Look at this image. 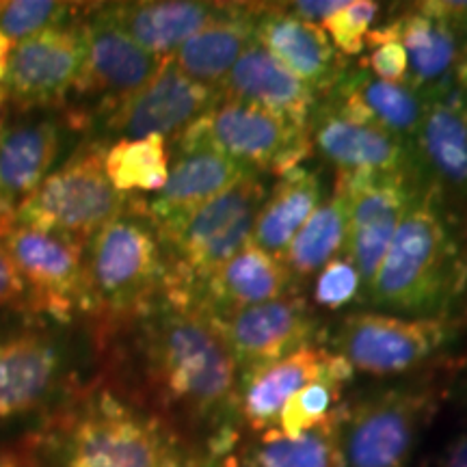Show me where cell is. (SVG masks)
I'll return each instance as SVG.
<instances>
[{"instance_id": "obj_4", "label": "cell", "mask_w": 467, "mask_h": 467, "mask_svg": "<svg viewBox=\"0 0 467 467\" xmlns=\"http://www.w3.org/2000/svg\"><path fill=\"white\" fill-rule=\"evenodd\" d=\"M85 265L98 325L137 317L165 296V247L143 197L93 234Z\"/></svg>"}, {"instance_id": "obj_31", "label": "cell", "mask_w": 467, "mask_h": 467, "mask_svg": "<svg viewBox=\"0 0 467 467\" xmlns=\"http://www.w3.org/2000/svg\"><path fill=\"white\" fill-rule=\"evenodd\" d=\"M340 416L337 409L327 422L299 437L265 431L249 448L244 467H342Z\"/></svg>"}, {"instance_id": "obj_16", "label": "cell", "mask_w": 467, "mask_h": 467, "mask_svg": "<svg viewBox=\"0 0 467 467\" xmlns=\"http://www.w3.org/2000/svg\"><path fill=\"white\" fill-rule=\"evenodd\" d=\"M219 100L217 89L189 78L169 57L143 89L102 117V132L115 141L151 134L175 141Z\"/></svg>"}, {"instance_id": "obj_7", "label": "cell", "mask_w": 467, "mask_h": 467, "mask_svg": "<svg viewBox=\"0 0 467 467\" xmlns=\"http://www.w3.org/2000/svg\"><path fill=\"white\" fill-rule=\"evenodd\" d=\"M102 141H85L57 165L42 186L22 202L11 223L33 227L87 244L110 219L128 210L137 195H126L104 173Z\"/></svg>"}, {"instance_id": "obj_28", "label": "cell", "mask_w": 467, "mask_h": 467, "mask_svg": "<svg viewBox=\"0 0 467 467\" xmlns=\"http://www.w3.org/2000/svg\"><path fill=\"white\" fill-rule=\"evenodd\" d=\"M409 58V83L420 91L448 83L461 52V37L452 22L435 14L426 3L392 20Z\"/></svg>"}, {"instance_id": "obj_23", "label": "cell", "mask_w": 467, "mask_h": 467, "mask_svg": "<svg viewBox=\"0 0 467 467\" xmlns=\"http://www.w3.org/2000/svg\"><path fill=\"white\" fill-rule=\"evenodd\" d=\"M219 96L221 100L254 104L306 130H309V119L318 104L317 93L292 76L255 39L225 76Z\"/></svg>"}, {"instance_id": "obj_18", "label": "cell", "mask_w": 467, "mask_h": 467, "mask_svg": "<svg viewBox=\"0 0 467 467\" xmlns=\"http://www.w3.org/2000/svg\"><path fill=\"white\" fill-rule=\"evenodd\" d=\"M420 173L443 197L467 203V98L452 80L426 91V110L413 139Z\"/></svg>"}, {"instance_id": "obj_14", "label": "cell", "mask_w": 467, "mask_h": 467, "mask_svg": "<svg viewBox=\"0 0 467 467\" xmlns=\"http://www.w3.org/2000/svg\"><path fill=\"white\" fill-rule=\"evenodd\" d=\"M208 318L230 348L238 375L249 368L288 358L301 348L320 347L325 337L318 317L299 292Z\"/></svg>"}, {"instance_id": "obj_36", "label": "cell", "mask_w": 467, "mask_h": 467, "mask_svg": "<svg viewBox=\"0 0 467 467\" xmlns=\"http://www.w3.org/2000/svg\"><path fill=\"white\" fill-rule=\"evenodd\" d=\"M364 292V284L347 255H337L331 262L320 268L314 275V288H312V301L317 307L323 309H342L353 303L355 299H361Z\"/></svg>"}, {"instance_id": "obj_2", "label": "cell", "mask_w": 467, "mask_h": 467, "mask_svg": "<svg viewBox=\"0 0 467 467\" xmlns=\"http://www.w3.org/2000/svg\"><path fill=\"white\" fill-rule=\"evenodd\" d=\"M17 454L28 467H192L189 437L107 379L78 385L31 426Z\"/></svg>"}, {"instance_id": "obj_22", "label": "cell", "mask_w": 467, "mask_h": 467, "mask_svg": "<svg viewBox=\"0 0 467 467\" xmlns=\"http://www.w3.org/2000/svg\"><path fill=\"white\" fill-rule=\"evenodd\" d=\"M292 292H296V279L288 266L262 251L258 244L247 243L225 265H221L184 306L202 309L214 318Z\"/></svg>"}, {"instance_id": "obj_15", "label": "cell", "mask_w": 467, "mask_h": 467, "mask_svg": "<svg viewBox=\"0 0 467 467\" xmlns=\"http://www.w3.org/2000/svg\"><path fill=\"white\" fill-rule=\"evenodd\" d=\"M85 61L74 93L89 98L100 117L121 107L154 78L165 58L150 55L110 20L102 5H87L80 17Z\"/></svg>"}, {"instance_id": "obj_19", "label": "cell", "mask_w": 467, "mask_h": 467, "mask_svg": "<svg viewBox=\"0 0 467 467\" xmlns=\"http://www.w3.org/2000/svg\"><path fill=\"white\" fill-rule=\"evenodd\" d=\"M66 124L55 115H22L0 134V230L57 169Z\"/></svg>"}, {"instance_id": "obj_20", "label": "cell", "mask_w": 467, "mask_h": 467, "mask_svg": "<svg viewBox=\"0 0 467 467\" xmlns=\"http://www.w3.org/2000/svg\"><path fill=\"white\" fill-rule=\"evenodd\" d=\"M254 39L318 98L334 89L348 69L323 28L296 17L285 5L262 9Z\"/></svg>"}, {"instance_id": "obj_1", "label": "cell", "mask_w": 467, "mask_h": 467, "mask_svg": "<svg viewBox=\"0 0 467 467\" xmlns=\"http://www.w3.org/2000/svg\"><path fill=\"white\" fill-rule=\"evenodd\" d=\"M96 340L139 389L134 400L180 433H208V454H227L241 420L238 366L202 309L162 296L137 317L98 325Z\"/></svg>"}, {"instance_id": "obj_26", "label": "cell", "mask_w": 467, "mask_h": 467, "mask_svg": "<svg viewBox=\"0 0 467 467\" xmlns=\"http://www.w3.org/2000/svg\"><path fill=\"white\" fill-rule=\"evenodd\" d=\"M323 100L350 119L370 121L409 143L416 139L426 110V91L411 83H383L361 67L347 69Z\"/></svg>"}, {"instance_id": "obj_3", "label": "cell", "mask_w": 467, "mask_h": 467, "mask_svg": "<svg viewBox=\"0 0 467 467\" xmlns=\"http://www.w3.org/2000/svg\"><path fill=\"white\" fill-rule=\"evenodd\" d=\"M467 290V254L443 197L429 182L416 192L361 301L409 318L457 314Z\"/></svg>"}, {"instance_id": "obj_40", "label": "cell", "mask_w": 467, "mask_h": 467, "mask_svg": "<svg viewBox=\"0 0 467 467\" xmlns=\"http://www.w3.org/2000/svg\"><path fill=\"white\" fill-rule=\"evenodd\" d=\"M342 3L344 0H301V3H292L288 7H292V14L301 17V20L318 25V22H323L327 16H331L336 9H340Z\"/></svg>"}, {"instance_id": "obj_41", "label": "cell", "mask_w": 467, "mask_h": 467, "mask_svg": "<svg viewBox=\"0 0 467 467\" xmlns=\"http://www.w3.org/2000/svg\"><path fill=\"white\" fill-rule=\"evenodd\" d=\"M451 80H452L454 89H457L459 93H463V96L467 98V46H461L459 58L452 67Z\"/></svg>"}, {"instance_id": "obj_27", "label": "cell", "mask_w": 467, "mask_h": 467, "mask_svg": "<svg viewBox=\"0 0 467 467\" xmlns=\"http://www.w3.org/2000/svg\"><path fill=\"white\" fill-rule=\"evenodd\" d=\"M265 7L266 5L230 3L223 16L173 52L175 67L197 83L219 91L238 57L254 42L255 22Z\"/></svg>"}, {"instance_id": "obj_24", "label": "cell", "mask_w": 467, "mask_h": 467, "mask_svg": "<svg viewBox=\"0 0 467 467\" xmlns=\"http://www.w3.org/2000/svg\"><path fill=\"white\" fill-rule=\"evenodd\" d=\"M110 20L150 55L169 58L192 35L221 17L230 3L203 0H137L102 5Z\"/></svg>"}, {"instance_id": "obj_30", "label": "cell", "mask_w": 467, "mask_h": 467, "mask_svg": "<svg viewBox=\"0 0 467 467\" xmlns=\"http://www.w3.org/2000/svg\"><path fill=\"white\" fill-rule=\"evenodd\" d=\"M348 238V197L336 184L334 192L318 203L312 217L292 238L282 262L292 277H312L337 255H344Z\"/></svg>"}, {"instance_id": "obj_35", "label": "cell", "mask_w": 467, "mask_h": 467, "mask_svg": "<svg viewBox=\"0 0 467 467\" xmlns=\"http://www.w3.org/2000/svg\"><path fill=\"white\" fill-rule=\"evenodd\" d=\"M381 5L375 0H344L342 7L320 22L327 37L340 57H358L366 50L368 33L372 31Z\"/></svg>"}, {"instance_id": "obj_42", "label": "cell", "mask_w": 467, "mask_h": 467, "mask_svg": "<svg viewBox=\"0 0 467 467\" xmlns=\"http://www.w3.org/2000/svg\"><path fill=\"white\" fill-rule=\"evenodd\" d=\"M192 467H236V463L227 459L225 454H206V457L197 459Z\"/></svg>"}, {"instance_id": "obj_44", "label": "cell", "mask_w": 467, "mask_h": 467, "mask_svg": "<svg viewBox=\"0 0 467 467\" xmlns=\"http://www.w3.org/2000/svg\"><path fill=\"white\" fill-rule=\"evenodd\" d=\"M9 110H11L9 96H7V91H5L3 83H0V134H3L5 126L9 124Z\"/></svg>"}, {"instance_id": "obj_17", "label": "cell", "mask_w": 467, "mask_h": 467, "mask_svg": "<svg viewBox=\"0 0 467 467\" xmlns=\"http://www.w3.org/2000/svg\"><path fill=\"white\" fill-rule=\"evenodd\" d=\"M309 143L337 173L420 171L413 143L370 121L350 119L323 98L309 119Z\"/></svg>"}, {"instance_id": "obj_11", "label": "cell", "mask_w": 467, "mask_h": 467, "mask_svg": "<svg viewBox=\"0 0 467 467\" xmlns=\"http://www.w3.org/2000/svg\"><path fill=\"white\" fill-rule=\"evenodd\" d=\"M173 143H202L262 175H282L312 154L309 130L254 104L219 100Z\"/></svg>"}, {"instance_id": "obj_25", "label": "cell", "mask_w": 467, "mask_h": 467, "mask_svg": "<svg viewBox=\"0 0 467 467\" xmlns=\"http://www.w3.org/2000/svg\"><path fill=\"white\" fill-rule=\"evenodd\" d=\"M331 359L334 350L307 347L284 359L243 370L238 375V418L255 433L275 429L285 400L325 375Z\"/></svg>"}, {"instance_id": "obj_45", "label": "cell", "mask_w": 467, "mask_h": 467, "mask_svg": "<svg viewBox=\"0 0 467 467\" xmlns=\"http://www.w3.org/2000/svg\"><path fill=\"white\" fill-rule=\"evenodd\" d=\"M0 467H28L25 463V459L17 454V451H9V452H0Z\"/></svg>"}, {"instance_id": "obj_29", "label": "cell", "mask_w": 467, "mask_h": 467, "mask_svg": "<svg viewBox=\"0 0 467 467\" xmlns=\"http://www.w3.org/2000/svg\"><path fill=\"white\" fill-rule=\"evenodd\" d=\"M320 202H323V182L314 169L299 165L282 173L275 186L266 191L251 243L258 244L273 258L282 260L292 238L312 217Z\"/></svg>"}, {"instance_id": "obj_43", "label": "cell", "mask_w": 467, "mask_h": 467, "mask_svg": "<svg viewBox=\"0 0 467 467\" xmlns=\"http://www.w3.org/2000/svg\"><path fill=\"white\" fill-rule=\"evenodd\" d=\"M11 48H14V42H11L7 35L0 31V83H3L5 72H7V63H9Z\"/></svg>"}, {"instance_id": "obj_33", "label": "cell", "mask_w": 467, "mask_h": 467, "mask_svg": "<svg viewBox=\"0 0 467 467\" xmlns=\"http://www.w3.org/2000/svg\"><path fill=\"white\" fill-rule=\"evenodd\" d=\"M350 377H353V368L340 355L334 353V359L325 375L303 385L299 392L285 400L275 429L285 437H299L327 422L337 411L342 388Z\"/></svg>"}, {"instance_id": "obj_6", "label": "cell", "mask_w": 467, "mask_h": 467, "mask_svg": "<svg viewBox=\"0 0 467 467\" xmlns=\"http://www.w3.org/2000/svg\"><path fill=\"white\" fill-rule=\"evenodd\" d=\"M78 388L67 336L20 314L0 323V424H37Z\"/></svg>"}, {"instance_id": "obj_39", "label": "cell", "mask_w": 467, "mask_h": 467, "mask_svg": "<svg viewBox=\"0 0 467 467\" xmlns=\"http://www.w3.org/2000/svg\"><path fill=\"white\" fill-rule=\"evenodd\" d=\"M433 467H467V420L443 443Z\"/></svg>"}, {"instance_id": "obj_10", "label": "cell", "mask_w": 467, "mask_h": 467, "mask_svg": "<svg viewBox=\"0 0 467 467\" xmlns=\"http://www.w3.org/2000/svg\"><path fill=\"white\" fill-rule=\"evenodd\" d=\"M0 238L26 285L28 317L55 325H67L78 317L93 318L85 265L87 244L16 223L5 225Z\"/></svg>"}, {"instance_id": "obj_37", "label": "cell", "mask_w": 467, "mask_h": 467, "mask_svg": "<svg viewBox=\"0 0 467 467\" xmlns=\"http://www.w3.org/2000/svg\"><path fill=\"white\" fill-rule=\"evenodd\" d=\"M366 48L370 52L361 61V69H366L372 78L383 83H409V58L392 22L372 28L368 33Z\"/></svg>"}, {"instance_id": "obj_38", "label": "cell", "mask_w": 467, "mask_h": 467, "mask_svg": "<svg viewBox=\"0 0 467 467\" xmlns=\"http://www.w3.org/2000/svg\"><path fill=\"white\" fill-rule=\"evenodd\" d=\"M0 309L28 314V292L20 273L11 260L3 238H0Z\"/></svg>"}, {"instance_id": "obj_5", "label": "cell", "mask_w": 467, "mask_h": 467, "mask_svg": "<svg viewBox=\"0 0 467 467\" xmlns=\"http://www.w3.org/2000/svg\"><path fill=\"white\" fill-rule=\"evenodd\" d=\"M266 191L265 175L251 171L184 217L154 223L167 258L165 299L189 303L221 265L251 243Z\"/></svg>"}, {"instance_id": "obj_13", "label": "cell", "mask_w": 467, "mask_h": 467, "mask_svg": "<svg viewBox=\"0 0 467 467\" xmlns=\"http://www.w3.org/2000/svg\"><path fill=\"white\" fill-rule=\"evenodd\" d=\"M83 61L80 17L14 44L3 78L11 109L26 115L63 107L76 89Z\"/></svg>"}, {"instance_id": "obj_34", "label": "cell", "mask_w": 467, "mask_h": 467, "mask_svg": "<svg viewBox=\"0 0 467 467\" xmlns=\"http://www.w3.org/2000/svg\"><path fill=\"white\" fill-rule=\"evenodd\" d=\"M83 14L85 5L58 0H0V31L17 44L46 28L76 22Z\"/></svg>"}, {"instance_id": "obj_46", "label": "cell", "mask_w": 467, "mask_h": 467, "mask_svg": "<svg viewBox=\"0 0 467 467\" xmlns=\"http://www.w3.org/2000/svg\"><path fill=\"white\" fill-rule=\"evenodd\" d=\"M454 28H457V33L461 37V46H467V14L461 17L457 25H454Z\"/></svg>"}, {"instance_id": "obj_8", "label": "cell", "mask_w": 467, "mask_h": 467, "mask_svg": "<svg viewBox=\"0 0 467 467\" xmlns=\"http://www.w3.org/2000/svg\"><path fill=\"white\" fill-rule=\"evenodd\" d=\"M465 314L409 318L385 312H355L331 336L334 353L353 372L370 377H399L418 370L446 353L463 334Z\"/></svg>"}, {"instance_id": "obj_32", "label": "cell", "mask_w": 467, "mask_h": 467, "mask_svg": "<svg viewBox=\"0 0 467 467\" xmlns=\"http://www.w3.org/2000/svg\"><path fill=\"white\" fill-rule=\"evenodd\" d=\"M167 139L151 134L143 139H119L104 148V173L126 195L159 192L169 178Z\"/></svg>"}, {"instance_id": "obj_21", "label": "cell", "mask_w": 467, "mask_h": 467, "mask_svg": "<svg viewBox=\"0 0 467 467\" xmlns=\"http://www.w3.org/2000/svg\"><path fill=\"white\" fill-rule=\"evenodd\" d=\"M169 156L165 186L145 200V210L154 223L184 217L251 173V169L202 143H175Z\"/></svg>"}, {"instance_id": "obj_12", "label": "cell", "mask_w": 467, "mask_h": 467, "mask_svg": "<svg viewBox=\"0 0 467 467\" xmlns=\"http://www.w3.org/2000/svg\"><path fill=\"white\" fill-rule=\"evenodd\" d=\"M424 182L420 171L337 173L336 184L348 197V238L344 255L358 268L364 290L375 277L409 203Z\"/></svg>"}, {"instance_id": "obj_9", "label": "cell", "mask_w": 467, "mask_h": 467, "mask_svg": "<svg viewBox=\"0 0 467 467\" xmlns=\"http://www.w3.org/2000/svg\"><path fill=\"white\" fill-rule=\"evenodd\" d=\"M435 405L433 388L400 385L342 409V467H411Z\"/></svg>"}]
</instances>
